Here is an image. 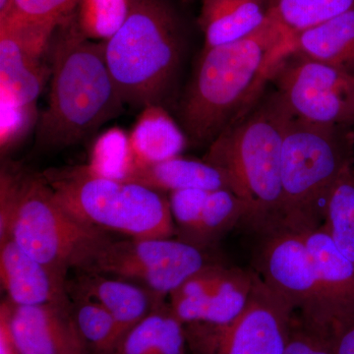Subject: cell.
<instances>
[{
  "label": "cell",
  "mask_w": 354,
  "mask_h": 354,
  "mask_svg": "<svg viewBox=\"0 0 354 354\" xmlns=\"http://www.w3.org/2000/svg\"><path fill=\"white\" fill-rule=\"evenodd\" d=\"M256 272L221 263L206 266L169 295V307L183 325H225L246 308Z\"/></svg>",
  "instance_id": "cell-12"
},
{
  "label": "cell",
  "mask_w": 354,
  "mask_h": 354,
  "mask_svg": "<svg viewBox=\"0 0 354 354\" xmlns=\"http://www.w3.org/2000/svg\"><path fill=\"white\" fill-rule=\"evenodd\" d=\"M88 165L102 176L125 180L133 167L129 135L120 128L102 133L93 146Z\"/></svg>",
  "instance_id": "cell-28"
},
{
  "label": "cell",
  "mask_w": 354,
  "mask_h": 354,
  "mask_svg": "<svg viewBox=\"0 0 354 354\" xmlns=\"http://www.w3.org/2000/svg\"><path fill=\"white\" fill-rule=\"evenodd\" d=\"M209 250L178 239H113L106 234L76 269L127 279L165 300L195 272L218 262Z\"/></svg>",
  "instance_id": "cell-8"
},
{
  "label": "cell",
  "mask_w": 354,
  "mask_h": 354,
  "mask_svg": "<svg viewBox=\"0 0 354 354\" xmlns=\"http://www.w3.org/2000/svg\"><path fill=\"white\" fill-rule=\"evenodd\" d=\"M285 354H335L329 328L310 322L295 311Z\"/></svg>",
  "instance_id": "cell-30"
},
{
  "label": "cell",
  "mask_w": 354,
  "mask_h": 354,
  "mask_svg": "<svg viewBox=\"0 0 354 354\" xmlns=\"http://www.w3.org/2000/svg\"><path fill=\"white\" fill-rule=\"evenodd\" d=\"M48 106L36 123V149L43 152L75 145L120 115L125 104L106 62L104 43L64 28L50 43Z\"/></svg>",
  "instance_id": "cell-2"
},
{
  "label": "cell",
  "mask_w": 354,
  "mask_h": 354,
  "mask_svg": "<svg viewBox=\"0 0 354 354\" xmlns=\"http://www.w3.org/2000/svg\"><path fill=\"white\" fill-rule=\"evenodd\" d=\"M330 330L335 354H354V313L335 320Z\"/></svg>",
  "instance_id": "cell-32"
},
{
  "label": "cell",
  "mask_w": 354,
  "mask_h": 354,
  "mask_svg": "<svg viewBox=\"0 0 354 354\" xmlns=\"http://www.w3.org/2000/svg\"><path fill=\"white\" fill-rule=\"evenodd\" d=\"M68 293L102 305L118 323L123 341L137 324L165 302L132 281L94 272H81L68 283Z\"/></svg>",
  "instance_id": "cell-18"
},
{
  "label": "cell",
  "mask_w": 354,
  "mask_h": 354,
  "mask_svg": "<svg viewBox=\"0 0 354 354\" xmlns=\"http://www.w3.org/2000/svg\"><path fill=\"white\" fill-rule=\"evenodd\" d=\"M274 78L279 99L297 118L321 124L354 121L353 75L293 53Z\"/></svg>",
  "instance_id": "cell-10"
},
{
  "label": "cell",
  "mask_w": 354,
  "mask_h": 354,
  "mask_svg": "<svg viewBox=\"0 0 354 354\" xmlns=\"http://www.w3.org/2000/svg\"><path fill=\"white\" fill-rule=\"evenodd\" d=\"M51 32L35 25L0 24V97L18 106L36 108L50 76L41 57L50 46Z\"/></svg>",
  "instance_id": "cell-13"
},
{
  "label": "cell",
  "mask_w": 354,
  "mask_h": 354,
  "mask_svg": "<svg viewBox=\"0 0 354 354\" xmlns=\"http://www.w3.org/2000/svg\"><path fill=\"white\" fill-rule=\"evenodd\" d=\"M269 20V0H204L201 23L205 48L250 36Z\"/></svg>",
  "instance_id": "cell-20"
},
{
  "label": "cell",
  "mask_w": 354,
  "mask_h": 354,
  "mask_svg": "<svg viewBox=\"0 0 354 354\" xmlns=\"http://www.w3.org/2000/svg\"><path fill=\"white\" fill-rule=\"evenodd\" d=\"M1 127L0 147L1 152L9 150L24 138L34 123L38 121L36 108L18 106L1 100Z\"/></svg>",
  "instance_id": "cell-31"
},
{
  "label": "cell",
  "mask_w": 354,
  "mask_h": 354,
  "mask_svg": "<svg viewBox=\"0 0 354 354\" xmlns=\"http://www.w3.org/2000/svg\"><path fill=\"white\" fill-rule=\"evenodd\" d=\"M59 204L77 220L131 239H172L169 197L141 184L97 174L88 165L43 174Z\"/></svg>",
  "instance_id": "cell-5"
},
{
  "label": "cell",
  "mask_w": 354,
  "mask_h": 354,
  "mask_svg": "<svg viewBox=\"0 0 354 354\" xmlns=\"http://www.w3.org/2000/svg\"><path fill=\"white\" fill-rule=\"evenodd\" d=\"M353 7L354 0H269V17L293 36Z\"/></svg>",
  "instance_id": "cell-25"
},
{
  "label": "cell",
  "mask_w": 354,
  "mask_h": 354,
  "mask_svg": "<svg viewBox=\"0 0 354 354\" xmlns=\"http://www.w3.org/2000/svg\"><path fill=\"white\" fill-rule=\"evenodd\" d=\"M169 199L178 239L204 249L250 216L247 203L228 189L176 191Z\"/></svg>",
  "instance_id": "cell-14"
},
{
  "label": "cell",
  "mask_w": 354,
  "mask_h": 354,
  "mask_svg": "<svg viewBox=\"0 0 354 354\" xmlns=\"http://www.w3.org/2000/svg\"><path fill=\"white\" fill-rule=\"evenodd\" d=\"M0 279L7 300L14 305H72L67 276L39 262L10 237L0 239Z\"/></svg>",
  "instance_id": "cell-16"
},
{
  "label": "cell",
  "mask_w": 354,
  "mask_h": 354,
  "mask_svg": "<svg viewBox=\"0 0 354 354\" xmlns=\"http://www.w3.org/2000/svg\"><path fill=\"white\" fill-rule=\"evenodd\" d=\"M185 328L169 304H158L125 337L118 354H186Z\"/></svg>",
  "instance_id": "cell-23"
},
{
  "label": "cell",
  "mask_w": 354,
  "mask_h": 354,
  "mask_svg": "<svg viewBox=\"0 0 354 354\" xmlns=\"http://www.w3.org/2000/svg\"><path fill=\"white\" fill-rule=\"evenodd\" d=\"M12 1L13 0H0V16L6 13Z\"/></svg>",
  "instance_id": "cell-34"
},
{
  "label": "cell",
  "mask_w": 354,
  "mask_h": 354,
  "mask_svg": "<svg viewBox=\"0 0 354 354\" xmlns=\"http://www.w3.org/2000/svg\"><path fill=\"white\" fill-rule=\"evenodd\" d=\"M337 125L310 122L290 113L281 148L283 227L306 230L322 225L328 192L353 164V135L344 134Z\"/></svg>",
  "instance_id": "cell-7"
},
{
  "label": "cell",
  "mask_w": 354,
  "mask_h": 354,
  "mask_svg": "<svg viewBox=\"0 0 354 354\" xmlns=\"http://www.w3.org/2000/svg\"><path fill=\"white\" fill-rule=\"evenodd\" d=\"M295 306L256 272L250 300L241 315L225 325L188 324L191 354H285Z\"/></svg>",
  "instance_id": "cell-9"
},
{
  "label": "cell",
  "mask_w": 354,
  "mask_h": 354,
  "mask_svg": "<svg viewBox=\"0 0 354 354\" xmlns=\"http://www.w3.org/2000/svg\"><path fill=\"white\" fill-rule=\"evenodd\" d=\"M124 181L141 184L169 194L190 189L232 191L227 174L221 169L206 160H192L181 156L134 167Z\"/></svg>",
  "instance_id": "cell-19"
},
{
  "label": "cell",
  "mask_w": 354,
  "mask_h": 354,
  "mask_svg": "<svg viewBox=\"0 0 354 354\" xmlns=\"http://www.w3.org/2000/svg\"><path fill=\"white\" fill-rule=\"evenodd\" d=\"M322 227L354 264V165L337 177L323 205Z\"/></svg>",
  "instance_id": "cell-24"
},
{
  "label": "cell",
  "mask_w": 354,
  "mask_h": 354,
  "mask_svg": "<svg viewBox=\"0 0 354 354\" xmlns=\"http://www.w3.org/2000/svg\"><path fill=\"white\" fill-rule=\"evenodd\" d=\"M293 53L292 36L270 17L246 38L205 48L181 106L186 136L211 145L246 115Z\"/></svg>",
  "instance_id": "cell-1"
},
{
  "label": "cell",
  "mask_w": 354,
  "mask_h": 354,
  "mask_svg": "<svg viewBox=\"0 0 354 354\" xmlns=\"http://www.w3.org/2000/svg\"><path fill=\"white\" fill-rule=\"evenodd\" d=\"M104 43L123 101L135 108L162 106L181 58L180 37L171 9L160 0H132L127 20Z\"/></svg>",
  "instance_id": "cell-6"
},
{
  "label": "cell",
  "mask_w": 354,
  "mask_h": 354,
  "mask_svg": "<svg viewBox=\"0 0 354 354\" xmlns=\"http://www.w3.org/2000/svg\"><path fill=\"white\" fill-rule=\"evenodd\" d=\"M0 348L1 354H20L6 323L2 319H0Z\"/></svg>",
  "instance_id": "cell-33"
},
{
  "label": "cell",
  "mask_w": 354,
  "mask_h": 354,
  "mask_svg": "<svg viewBox=\"0 0 354 354\" xmlns=\"http://www.w3.org/2000/svg\"><path fill=\"white\" fill-rule=\"evenodd\" d=\"M128 135L132 169L180 156L187 144L186 135L162 106L143 109Z\"/></svg>",
  "instance_id": "cell-22"
},
{
  "label": "cell",
  "mask_w": 354,
  "mask_h": 354,
  "mask_svg": "<svg viewBox=\"0 0 354 354\" xmlns=\"http://www.w3.org/2000/svg\"><path fill=\"white\" fill-rule=\"evenodd\" d=\"M288 115L277 95L227 128L204 158L227 174L232 192L250 209L247 223L258 234L283 221L281 148Z\"/></svg>",
  "instance_id": "cell-3"
},
{
  "label": "cell",
  "mask_w": 354,
  "mask_h": 354,
  "mask_svg": "<svg viewBox=\"0 0 354 354\" xmlns=\"http://www.w3.org/2000/svg\"><path fill=\"white\" fill-rule=\"evenodd\" d=\"M79 0H13L0 21L59 27L68 20Z\"/></svg>",
  "instance_id": "cell-29"
},
{
  "label": "cell",
  "mask_w": 354,
  "mask_h": 354,
  "mask_svg": "<svg viewBox=\"0 0 354 354\" xmlns=\"http://www.w3.org/2000/svg\"><path fill=\"white\" fill-rule=\"evenodd\" d=\"M0 319L20 354H90L72 315L71 306H18L4 300Z\"/></svg>",
  "instance_id": "cell-15"
},
{
  "label": "cell",
  "mask_w": 354,
  "mask_h": 354,
  "mask_svg": "<svg viewBox=\"0 0 354 354\" xmlns=\"http://www.w3.org/2000/svg\"><path fill=\"white\" fill-rule=\"evenodd\" d=\"M258 274L312 323L321 315V298L315 270L301 230L283 227L260 232Z\"/></svg>",
  "instance_id": "cell-11"
},
{
  "label": "cell",
  "mask_w": 354,
  "mask_h": 354,
  "mask_svg": "<svg viewBox=\"0 0 354 354\" xmlns=\"http://www.w3.org/2000/svg\"><path fill=\"white\" fill-rule=\"evenodd\" d=\"M295 53L354 76V7L293 35Z\"/></svg>",
  "instance_id": "cell-21"
},
{
  "label": "cell",
  "mask_w": 354,
  "mask_h": 354,
  "mask_svg": "<svg viewBox=\"0 0 354 354\" xmlns=\"http://www.w3.org/2000/svg\"><path fill=\"white\" fill-rule=\"evenodd\" d=\"M72 315L90 354H118L123 342L120 327L102 305L76 297Z\"/></svg>",
  "instance_id": "cell-26"
},
{
  "label": "cell",
  "mask_w": 354,
  "mask_h": 354,
  "mask_svg": "<svg viewBox=\"0 0 354 354\" xmlns=\"http://www.w3.org/2000/svg\"><path fill=\"white\" fill-rule=\"evenodd\" d=\"M351 106H353V115H354V91L353 97H351Z\"/></svg>",
  "instance_id": "cell-35"
},
{
  "label": "cell",
  "mask_w": 354,
  "mask_h": 354,
  "mask_svg": "<svg viewBox=\"0 0 354 354\" xmlns=\"http://www.w3.org/2000/svg\"><path fill=\"white\" fill-rule=\"evenodd\" d=\"M301 232L320 290L321 315L316 325L330 328L337 319L354 313V264L322 225Z\"/></svg>",
  "instance_id": "cell-17"
},
{
  "label": "cell",
  "mask_w": 354,
  "mask_h": 354,
  "mask_svg": "<svg viewBox=\"0 0 354 354\" xmlns=\"http://www.w3.org/2000/svg\"><path fill=\"white\" fill-rule=\"evenodd\" d=\"M132 0H79L77 25L84 36L106 41L120 30Z\"/></svg>",
  "instance_id": "cell-27"
},
{
  "label": "cell",
  "mask_w": 354,
  "mask_h": 354,
  "mask_svg": "<svg viewBox=\"0 0 354 354\" xmlns=\"http://www.w3.org/2000/svg\"><path fill=\"white\" fill-rule=\"evenodd\" d=\"M104 235L70 215L43 174L2 167L0 239L10 237L39 262L67 276Z\"/></svg>",
  "instance_id": "cell-4"
}]
</instances>
